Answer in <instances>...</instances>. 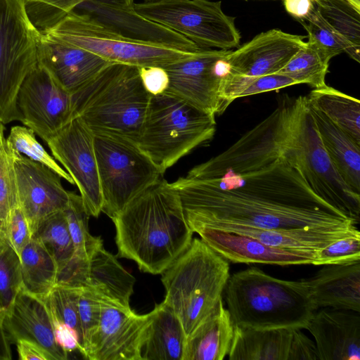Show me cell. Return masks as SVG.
I'll use <instances>...</instances> for the list:
<instances>
[{"label":"cell","mask_w":360,"mask_h":360,"mask_svg":"<svg viewBox=\"0 0 360 360\" xmlns=\"http://www.w3.org/2000/svg\"><path fill=\"white\" fill-rule=\"evenodd\" d=\"M290 105H280L225 150L171 183L190 229L221 224L283 230L357 226L311 190L290 155Z\"/></svg>","instance_id":"obj_1"},{"label":"cell","mask_w":360,"mask_h":360,"mask_svg":"<svg viewBox=\"0 0 360 360\" xmlns=\"http://www.w3.org/2000/svg\"><path fill=\"white\" fill-rule=\"evenodd\" d=\"M111 219L117 256L133 260L145 273L161 274L193 240L179 193L162 176Z\"/></svg>","instance_id":"obj_2"},{"label":"cell","mask_w":360,"mask_h":360,"mask_svg":"<svg viewBox=\"0 0 360 360\" xmlns=\"http://www.w3.org/2000/svg\"><path fill=\"white\" fill-rule=\"evenodd\" d=\"M224 293L231 320L240 328L306 330L319 309L307 279L282 280L255 266L230 275Z\"/></svg>","instance_id":"obj_3"},{"label":"cell","mask_w":360,"mask_h":360,"mask_svg":"<svg viewBox=\"0 0 360 360\" xmlns=\"http://www.w3.org/2000/svg\"><path fill=\"white\" fill-rule=\"evenodd\" d=\"M150 96L139 67L112 63L72 94L73 113L94 134L138 145Z\"/></svg>","instance_id":"obj_4"},{"label":"cell","mask_w":360,"mask_h":360,"mask_svg":"<svg viewBox=\"0 0 360 360\" xmlns=\"http://www.w3.org/2000/svg\"><path fill=\"white\" fill-rule=\"evenodd\" d=\"M161 275L163 302L179 318L188 336L222 300L231 274L229 261L195 238Z\"/></svg>","instance_id":"obj_5"},{"label":"cell","mask_w":360,"mask_h":360,"mask_svg":"<svg viewBox=\"0 0 360 360\" xmlns=\"http://www.w3.org/2000/svg\"><path fill=\"white\" fill-rule=\"evenodd\" d=\"M215 131L214 115L165 92L150 96L138 146L164 174Z\"/></svg>","instance_id":"obj_6"},{"label":"cell","mask_w":360,"mask_h":360,"mask_svg":"<svg viewBox=\"0 0 360 360\" xmlns=\"http://www.w3.org/2000/svg\"><path fill=\"white\" fill-rule=\"evenodd\" d=\"M286 147L311 190L358 225L360 194L343 181L334 167L319 137L307 96L291 102Z\"/></svg>","instance_id":"obj_7"},{"label":"cell","mask_w":360,"mask_h":360,"mask_svg":"<svg viewBox=\"0 0 360 360\" xmlns=\"http://www.w3.org/2000/svg\"><path fill=\"white\" fill-rule=\"evenodd\" d=\"M40 34L58 42L89 51L110 62L137 67L164 68L191 57L197 51H184L136 41L75 12H70L52 28Z\"/></svg>","instance_id":"obj_8"},{"label":"cell","mask_w":360,"mask_h":360,"mask_svg":"<svg viewBox=\"0 0 360 360\" xmlns=\"http://www.w3.org/2000/svg\"><path fill=\"white\" fill-rule=\"evenodd\" d=\"M40 37L24 0H0V122L4 124L20 121L17 94L38 63Z\"/></svg>","instance_id":"obj_9"},{"label":"cell","mask_w":360,"mask_h":360,"mask_svg":"<svg viewBox=\"0 0 360 360\" xmlns=\"http://www.w3.org/2000/svg\"><path fill=\"white\" fill-rule=\"evenodd\" d=\"M94 135L102 212L112 219L163 174L137 144Z\"/></svg>","instance_id":"obj_10"},{"label":"cell","mask_w":360,"mask_h":360,"mask_svg":"<svg viewBox=\"0 0 360 360\" xmlns=\"http://www.w3.org/2000/svg\"><path fill=\"white\" fill-rule=\"evenodd\" d=\"M140 15L185 37L201 49L238 47L240 34L235 18L227 15L220 1L153 0L134 3Z\"/></svg>","instance_id":"obj_11"},{"label":"cell","mask_w":360,"mask_h":360,"mask_svg":"<svg viewBox=\"0 0 360 360\" xmlns=\"http://www.w3.org/2000/svg\"><path fill=\"white\" fill-rule=\"evenodd\" d=\"M230 50L200 49L192 56L164 67L169 76L165 92L174 94L208 114L226 109L221 98L223 82L230 72Z\"/></svg>","instance_id":"obj_12"},{"label":"cell","mask_w":360,"mask_h":360,"mask_svg":"<svg viewBox=\"0 0 360 360\" xmlns=\"http://www.w3.org/2000/svg\"><path fill=\"white\" fill-rule=\"evenodd\" d=\"M94 139L91 131L75 117L46 143L78 188L86 212L98 217L103 198Z\"/></svg>","instance_id":"obj_13"},{"label":"cell","mask_w":360,"mask_h":360,"mask_svg":"<svg viewBox=\"0 0 360 360\" xmlns=\"http://www.w3.org/2000/svg\"><path fill=\"white\" fill-rule=\"evenodd\" d=\"M16 105L20 122L44 142L75 117L72 95L38 63L22 82Z\"/></svg>","instance_id":"obj_14"},{"label":"cell","mask_w":360,"mask_h":360,"mask_svg":"<svg viewBox=\"0 0 360 360\" xmlns=\"http://www.w3.org/2000/svg\"><path fill=\"white\" fill-rule=\"evenodd\" d=\"M96 333L82 354L89 360H142L141 351L151 322L150 311L136 314L101 299Z\"/></svg>","instance_id":"obj_15"},{"label":"cell","mask_w":360,"mask_h":360,"mask_svg":"<svg viewBox=\"0 0 360 360\" xmlns=\"http://www.w3.org/2000/svg\"><path fill=\"white\" fill-rule=\"evenodd\" d=\"M135 278L103 245L88 258L74 256L60 270L56 285L85 288L102 299L124 307H130Z\"/></svg>","instance_id":"obj_16"},{"label":"cell","mask_w":360,"mask_h":360,"mask_svg":"<svg viewBox=\"0 0 360 360\" xmlns=\"http://www.w3.org/2000/svg\"><path fill=\"white\" fill-rule=\"evenodd\" d=\"M11 150L18 205L27 218L32 235L42 220L65 210L69 202L70 191L63 186L61 176L51 169Z\"/></svg>","instance_id":"obj_17"},{"label":"cell","mask_w":360,"mask_h":360,"mask_svg":"<svg viewBox=\"0 0 360 360\" xmlns=\"http://www.w3.org/2000/svg\"><path fill=\"white\" fill-rule=\"evenodd\" d=\"M230 360H319L314 342L292 328L252 329L235 326Z\"/></svg>","instance_id":"obj_18"},{"label":"cell","mask_w":360,"mask_h":360,"mask_svg":"<svg viewBox=\"0 0 360 360\" xmlns=\"http://www.w3.org/2000/svg\"><path fill=\"white\" fill-rule=\"evenodd\" d=\"M72 12L86 15L112 32L136 41L184 51H196L201 49L172 30L140 15L133 6L84 1Z\"/></svg>","instance_id":"obj_19"},{"label":"cell","mask_w":360,"mask_h":360,"mask_svg":"<svg viewBox=\"0 0 360 360\" xmlns=\"http://www.w3.org/2000/svg\"><path fill=\"white\" fill-rule=\"evenodd\" d=\"M305 37L272 29L256 35L227 56L230 72L245 77L278 72L302 48Z\"/></svg>","instance_id":"obj_20"},{"label":"cell","mask_w":360,"mask_h":360,"mask_svg":"<svg viewBox=\"0 0 360 360\" xmlns=\"http://www.w3.org/2000/svg\"><path fill=\"white\" fill-rule=\"evenodd\" d=\"M192 231L214 252L233 263L313 265L316 257V251L276 248L229 231L200 226L193 229Z\"/></svg>","instance_id":"obj_21"},{"label":"cell","mask_w":360,"mask_h":360,"mask_svg":"<svg viewBox=\"0 0 360 360\" xmlns=\"http://www.w3.org/2000/svg\"><path fill=\"white\" fill-rule=\"evenodd\" d=\"M9 342L25 340L37 344L53 360H66L68 352L56 342L52 316L44 300L21 288L2 316Z\"/></svg>","instance_id":"obj_22"},{"label":"cell","mask_w":360,"mask_h":360,"mask_svg":"<svg viewBox=\"0 0 360 360\" xmlns=\"http://www.w3.org/2000/svg\"><path fill=\"white\" fill-rule=\"evenodd\" d=\"M37 62L71 95L112 63L89 51L41 34L37 46Z\"/></svg>","instance_id":"obj_23"},{"label":"cell","mask_w":360,"mask_h":360,"mask_svg":"<svg viewBox=\"0 0 360 360\" xmlns=\"http://www.w3.org/2000/svg\"><path fill=\"white\" fill-rule=\"evenodd\" d=\"M306 330L314 338L319 360H360L359 312L316 310Z\"/></svg>","instance_id":"obj_24"},{"label":"cell","mask_w":360,"mask_h":360,"mask_svg":"<svg viewBox=\"0 0 360 360\" xmlns=\"http://www.w3.org/2000/svg\"><path fill=\"white\" fill-rule=\"evenodd\" d=\"M323 266L307 279L317 307L360 312V262Z\"/></svg>","instance_id":"obj_25"},{"label":"cell","mask_w":360,"mask_h":360,"mask_svg":"<svg viewBox=\"0 0 360 360\" xmlns=\"http://www.w3.org/2000/svg\"><path fill=\"white\" fill-rule=\"evenodd\" d=\"M218 230L229 231L250 236L274 247L317 251L332 242L348 235L359 232L357 227L351 229L322 230L297 229L290 230L262 229L233 224H221L212 226H200Z\"/></svg>","instance_id":"obj_26"},{"label":"cell","mask_w":360,"mask_h":360,"mask_svg":"<svg viewBox=\"0 0 360 360\" xmlns=\"http://www.w3.org/2000/svg\"><path fill=\"white\" fill-rule=\"evenodd\" d=\"M234 330L222 300L186 337L183 360H223L230 352Z\"/></svg>","instance_id":"obj_27"},{"label":"cell","mask_w":360,"mask_h":360,"mask_svg":"<svg viewBox=\"0 0 360 360\" xmlns=\"http://www.w3.org/2000/svg\"><path fill=\"white\" fill-rule=\"evenodd\" d=\"M309 105L322 144L334 167L343 181L360 194V144L320 111Z\"/></svg>","instance_id":"obj_28"},{"label":"cell","mask_w":360,"mask_h":360,"mask_svg":"<svg viewBox=\"0 0 360 360\" xmlns=\"http://www.w3.org/2000/svg\"><path fill=\"white\" fill-rule=\"evenodd\" d=\"M150 314L142 360H183L187 336L179 318L163 301Z\"/></svg>","instance_id":"obj_29"},{"label":"cell","mask_w":360,"mask_h":360,"mask_svg":"<svg viewBox=\"0 0 360 360\" xmlns=\"http://www.w3.org/2000/svg\"><path fill=\"white\" fill-rule=\"evenodd\" d=\"M307 99L312 108L360 144V102L357 98L326 84L311 90Z\"/></svg>","instance_id":"obj_30"},{"label":"cell","mask_w":360,"mask_h":360,"mask_svg":"<svg viewBox=\"0 0 360 360\" xmlns=\"http://www.w3.org/2000/svg\"><path fill=\"white\" fill-rule=\"evenodd\" d=\"M22 288L41 299L55 286L58 266L51 254L32 238L20 254Z\"/></svg>","instance_id":"obj_31"},{"label":"cell","mask_w":360,"mask_h":360,"mask_svg":"<svg viewBox=\"0 0 360 360\" xmlns=\"http://www.w3.org/2000/svg\"><path fill=\"white\" fill-rule=\"evenodd\" d=\"M300 22L307 32V43L326 61L329 62L334 56L345 52L359 63L360 47L356 46L338 34L321 18L316 8L306 20Z\"/></svg>","instance_id":"obj_32"},{"label":"cell","mask_w":360,"mask_h":360,"mask_svg":"<svg viewBox=\"0 0 360 360\" xmlns=\"http://www.w3.org/2000/svg\"><path fill=\"white\" fill-rule=\"evenodd\" d=\"M32 238L39 240L53 257L58 271L74 255V245L63 210L56 212L42 220Z\"/></svg>","instance_id":"obj_33"},{"label":"cell","mask_w":360,"mask_h":360,"mask_svg":"<svg viewBox=\"0 0 360 360\" xmlns=\"http://www.w3.org/2000/svg\"><path fill=\"white\" fill-rule=\"evenodd\" d=\"M318 13L342 37L360 47V9L347 0H313Z\"/></svg>","instance_id":"obj_34"},{"label":"cell","mask_w":360,"mask_h":360,"mask_svg":"<svg viewBox=\"0 0 360 360\" xmlns=\"http://www.w3.org/2000/svg\"><path fill=\"white\" fill-rule=\"evenodd\" d=\"M329 62L310 45L298 51L277 73L283 74L297 84H307L313 89L325 86Z\"/></svg>","instance_id":"obj_35"},{"label":"cell","mask_w":360,"mask_h":360,"mask_svg":"<svg viewBox=\"0 0 360 360\" xmlns=\"http://www.w3.org/2000/svg\"><path fill=\"white\" fill-rule=\"evenodd\" d=\"M63 212L74 245V256L88 259L103 245V240L100 237L93 236L89 231L90 216L84 207L81 196L70 191L69 202Z\"/></svg>","instance_id":"obj_36"},{"label":"cell","mask_w":360,"mask_h":360,"mask_svg":"<svg viewBox=\"0 0 360 360\" xmlns=\"http://www.w3.org/2000/svg\"><path fill=\"white\" fill-rule=\"evenodd\" d=\"M22 288L20 257L0 230V315L8 310Z\"/></svg>","instance_id":"obj_37"},{"label":"cell","mask_w":360,"mask_h":360,"mask_svg":"<svg viewBox=\"0 0 360 360\" xmlns=\"http://www.w3.org/2000/svg\"><path fill=\"white\" fill-rule=\"evenodd\" d=\"M6 142L11 150L48 167L62 179L74 184L69 174L38 142L35 134L30 128L19 125L13 127L6 138Z\"/></svg>","instance_id":"obj_38"},{"label":"cell","mask_w":360,"mask_h":360,"mask_svg":"<svg viewBox=\"0 0 360 360\" xmlns=\"http://www.w3.org/2000/svg\"><path fill=\"white\" fill-rule=\"evenodd\" d=\"M4 132V124L0 122V230L3 232L10 212L18 205L12 152Z\"/></svg>","instance_id":"obj_39"},{"label":"cell","mask_w":360,"mask_h":360,"mask_svg":"<svg viewBox=\"0 0 360 360\" xmlns=\"http://www.w3.org/2000/svg\"><path fill=\"white\" fill-rule=\"evenodd\" d=\"M79 288L55 285L48 295L42 299L52 317L73 329L82 344V331L79 319L78 299Z\"/></svg>","instance_id":"obj_40"},{"label":"cell","mask_w":360,"mask_h":360,"mask_svg":"<svg viewBox=\"0 0 360 360\" xmlns=\"http://www.w3.org/2000/svg\"><path fill=\"white\" fill-rule=\"evenodd\" d=\"M360 262V232L335 240L316 252L313 265L342 264Z\"/></svg>","instance_id":"obj_41"},{"label":"cell","mask_w":360,"mask_h":360,"mask_svg":"<svg viewBox=\"0 0 360 360\" xmlns=\"http://www.w3.org/2000/svg\"><path fill=\"white\" fill-rule=\"evenodd\" d=\"M101 299L93 290L79 288L78 311L82 331L79 349L81 354L98 330L101 319Z\"/></svg>","instance_id":"obj_42"},{"label":"cell","mask_w":360,"mask_h":360,"mask_svg":"<svg viewBox=\"0 0 360 360\" xmlns=\"http://www.w3.org/2000/svg\"><path fill=\"white\" fill-rule=\"evenodd\" d=\"M4 234L10 244L20 255L32 238L29 223L20 207H14L7 218Z\"/></svg>","instance_id":"obj_43"},{"label":"cell","mask_w":360,"mask_h":360,"mask_svg":"<svg viewBox=\"0 0 360 360\" xmlns=\"http://www.w3.org/2000/svg\"><path fill=\"white\" fill-rule=\"evenodd\" d=\"M84 1L126 7H132L134 4V0H39V4L41 10L51 17L63 18Z\"/></svg>","instance_id":"obj_44"},{"label":"cell","mask_w":360,"mask_h":360,"mask_svg":"<svg viewBox=\"0 0 360 360\" xmlns=\"http://www.w3.org/2000/svg\"><path fill=\"white\" fill-rule=\"evenodd\" d=\"M139 70L143 86L151 96L158 95L167 91L169 76L163 67H139Z\"/></svg>","instance_id":"obj_45"},{"label":"cell","mask_w":360,"mask_h":360,"mask_svg":"<svg viewBox=\"0 0 360 360\" xmlns=\"http://www.w3.org/2000/svg\"><path fill=\"white\" fill-rule=\"evenodd\" d=\"M52 318L57 343L68 353L76 349L79 350V340L77 333L63 322Z\"/></svg>","instance_id":"obj_46"},{"label":"cell","mask_w":360,"mask_h":360,"mask_svg":"<svg viewBox=\"0 0 360 360\" xmlns=\"http://www.w3.org/2000/svg\"><path fill=\"white\" fill-rule=\"evenodd\" d=\"M19 359L21 360H53V357L35 343L20 340L15 342Z\"/></svg>","instance_id":"obj_47"},{"label":"cell","mask_w":360,"mask_h":360,"mask_svg":"<svg viewBox=\"0 0 360 360\" xmlns=\"http://www.w3.org/2000/svg\"><path fill=\"white\" fill-rule=\"evenodd\" d=\"M285 11L299 22L306 20L314 11L313 0H283Z\"/></svg>","instance_id":"obj_48"},{"label":"cell","mask_w":360,"mask_h":360,"mask_svg":"<svg viewBox=\"0 0 360 360\" xmlns=\"http://www.w3.org/2000/svg\"><path fill=\"white\" fill-rule=\"evenodd\" d=\"M12 358L9 341L5 333L2 317L0 315V360H11Z\"/></svg>","instance_id":"obj_49"},{"label":"cell","mask_w":360,"mask_h":360,"mask_svg":"<svg viewBox=\"0 0 360 360\" xmlns=\"http://www.w3.org/2000/svg\"><path fill=\"white\" fill-rule=\"evenodd\" d=\"M352 5H354L357 8L360 9V0H347Z\"/></svg>","instance_id":"obj_50"},{"label":"cell","mask_w":360,"mask_h":360,"mask_svg":"<svg viewBox=\"0 0 360 360\" xmlns=\"http://www.w3.org/2000/svg\"><path fill=\"white\" fill-rule=\"evenodd\" d=\"M153 1V0H145V1Z\"/></svg>","instance_id":"obj_51"},{"label":"cell","mask_w":360,"mask_h":360,"mask_svg":"<svg viewBox=\"0 0 360 360\" xmlns=\"http://www.w3.org/2000/svg\"><path fill=\"white\" fill-rule=\"evenodd\" d=\"M25 1H27V0H24Z\"/></svg>","instance_id":"obj_52"},{"label":"cell","mask_w":360,"mask_h":360,"mask_svg":"<svg viewBox=\"0 0 360 360\" xmlns=\"http://www.w3.org/2000/svg\"><path fill=\"white\" fill-rule=\"evenodd\" d=\"M246 1V0H245Z\"/></svg>","instance_id":"obj_53"}]
</instances>
